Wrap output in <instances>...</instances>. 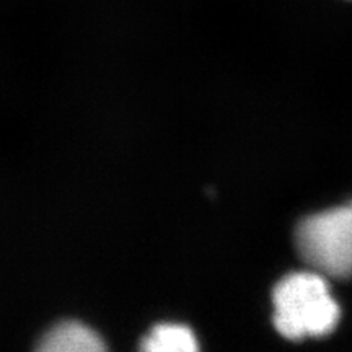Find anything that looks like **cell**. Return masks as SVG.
I'll list each match as a JSON object with an SVG mask.
<instances>
[{"label":"cell","instance_id":"7a4b0ae2","mask_svg":"<svg viewBox=\"0 0 352 352\" xmlns=\"http://www.w3.org/2000/svg\"><path fill=\"white\" fill-rule=\"evenodd\" d=\"M296 248L310 270L328 279H352V201L303 219Z\"/></svg>","mask_w":352,"mask_h":352},{"label":"cell","instance_id":"277c9868","mask_svg":"<svg viewBox=\"0 0 352 352\" xmlns=\"http://www.w3.org/2000/svg\"><path fill=\"white\" fill-rule=\"evenodd\" d=\"M138 352H201V346L186 324L160 323L142 338Z\"/></svg>","mask_w":352,"mask_h":352},{"label":"cell","instance_id":"6da1fadb","mask_svg":"<svg viewBox=\"0 0 352 352\" xmlns=\"http://www.w3.org/2000/svg\"><path fill=\"white\" fill-rule=\"evenodd\" d=\"M274 327L290 341L328 336L341 320L328 277L314 270L290 272L272 290Z\"/></svg>","mask_w":352,"mask_h":352},{"label":"cell","instance_id":"3957f363","mask_svg":"<svg viewBox=\"0 0 352 352\" xmlns=\"http://www.w3.org/2000/svg\"><path fill=\"white\" fill-rule=\"evenodd\" d=\"M36 352H109L100 334L78 321H64L39 341Z\"/></svg>","mask_w":352,"mask_h":352}]
</instances>
